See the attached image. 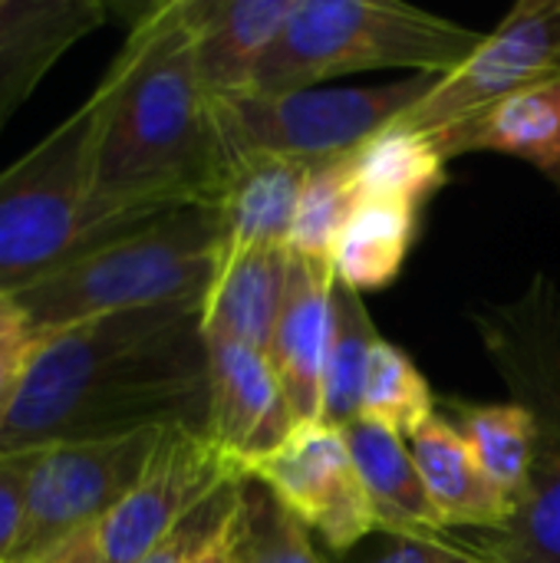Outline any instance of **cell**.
<instances>
[{
    "mask_svg": "<svg viewBox=\"0 0 560 563\" xmlns=\"http://www.w3.org/2000/svg\"><path fill=\"white\" fill-rule=\"evenodd\" d=\"M89 99L92 201L112 231L182 208L215 211L231 158L198 76L185 0L139 13Z\"/></svg>",
    "mask_w": 560,
    "mask_h": 563,
    "instance_id": "obj_1",
    "label": "cell"
},
{
    "mask_svg": "<svg viewBox=\"0 0 560 563\" xmlns=\"http://www.w3.org/2000/svg\"><path fill=\"white\" fill-rule=\"evenodd\" d=\"M201 307L168 303L86 320L46 336L0 432V455L208 422Z\"/></svg>",
    "mask_w": 560,
    "mask_h": 563,
    "instance_id": "obj_2",
    "label": "cell"
},
{
    "mask_svg": "<svg viewBox=\"0 0 560 563\" xmlns=\"http://www.w3.org/2000/svg\"><path fill=\"white\" fill-rule=\"evenodd\" d=\"M224 254L218 211L182 208L102 241L17 290L26 327L46 336L86 320L205 300Z\"/></svg>",
    "mask_w": 560,
    "mask_h": 563,
    "instance_id": "obj_3",
    "label": "cell"
},
{
    "mask_svg": "<svg viewBox=\"0 0 560 563\" xmlns=\"http://www.w3.org/2000/svg\"><path fill=\"white\" fill-rule=\"evenodd\" d=\"M482 40L485 33L409 3L294 0L251 92L274 96L314 89L323 79L370 69L446 76L459 69Z\"/></svg>",
    "mask_w": 560,
    "mask_h": 563,
    "instance_id": "obj_4",
    "label": "cell"
},
{
    "mask_svg": "<svg viewBox=\"0 0 560 563\" xmlns=\"http://www.w3.org/2000/svg\"><path fill=\"white\" fill-rule=\"evenodd\" d=\"M92 122L96 106L86 99L0 172V294H17L125 234L112 231L92 201Z\"/></svg>",
    "mask_w": 560,
    "mask_h": 563,
    "instance_id": "obj_5",
    "label": "cell"
},
{
    "mask_svg": "<svg viewBox=\"0 0 560 563\" xmlns=\"http://www.w3.org/2000/svg\"><path fill=\"white\" fill-rule=\"evenodd\" d=\"M439 76L416 73L383 86H314L294 92H244L211 99L215 125L231 162L251 155L327 165L403 119Z\"/></svg>",
    "mask_w": 560,
    "mask_h": 563,
    "instance_id": "obj_6",
    "label": "cell"
},
{
    "mask_svg": "<svg viewBox=\"0 0 560 563\" xmlns=\"http://www.w3.org/2000/svg\"><path fill=\"white\" fill-rule=\"evenodd\" d=\"M244 478L241 465L205 432L185 426L165 429L139 485L106 518L50 551L40 563H142L208 495Z\"/></svg>",
    "mask_w": 560,
    "mask_h": 563,
    "instance_id": "obj_7",
    "label": "cell"
},
{
    "mask_svg": "<svg viewBox=\"0 0 560 563\" xmlns=\"http://www.w3.org/2000/svg\"><path fill=\"white\" fill-rule=\"evenodd\" d=\"M165 429L30 452L23 528L10 563H40L106 518L145 475Z\"/></svg>",
    "mask_w": 560,
    "mask_h": 563,
    "instance_id": "obj_8",
    "label": "cell"
},
{
    "mask_svg": "<svg viewBox=\"0 0 560 563\" xmlns=\"http://www.w3.org/2000/svg\"><path fill=\"white\" fill-rule=\"evenodd\" d=\"M560 79V0H518L479 49L393 125L436 135L515 92Z\"/></svg>",
    "mask_w": 560,
    "mask_h": 563,
    "instance_id": "obj_9",
    "label": "cell"
},
{
    "mask_svg": "<svg viewBox=\"0 0 560 563\" xmlns=\"http://www.w3.org/2000/svg\"><path fill=\"white\" fill-rule=\"evenodd\" d=\"M248 478L310 534H320L333 554H347L373 531H383L343 429L320 419L297 422L274 452L248 465Z\"/></svg>",
    "mask_w": 560,
    "mask_h": 563,
    "instance_id": "obj_10",
    "label": "cell"
},
{
    "mask_svg": "<svg viewBox=\"0 0 560 563\" xmlns=\"http://www.w3.org/2000/svg\"><path fill=\"white\" fill-rule=\"evenodd\" d=\"M205 343H208L205 435L248 475V465L274 452L297 422L267 353L228 340H205Z\"/></svg>",
    "mask_w": 560,
    "mask_h": 563,
    "instance_id": "obj_11",
    "label": "cell"
},
{
    "mask_svg": "<svg viewBox=\"0 0 560 563\" xmlns=\"http://www.w3.org/2000/svg\"><path fill=\"white\" fill-rule=\"evenodd\" d=\"M333 290L337 277L327 261L290 254L267 360L277 373L294 422L320 419L323 366L333 333Z\"/></svg>",
    "mask_w": 560,
    "mask_h": 563,
    "instance_id": "obj_12",
    "label": "cell"
},
{
    "mask_svg": "<svg viewBox=\"0 0 560 563\" xmlns=\"http://www.w3.org/2000/svg\"><path fill=\"white\" fill-rule=\"evenodd\" d=\"M106 13L102 0H0V132Z\"/></svg>",
    "mask_w": 560,
    "mask_h": 563,
    "instance_id": "obj_13",
    "label": "cell"
},
{
    "mask_svg": "<svg viewBox=\"0 0 560 563\" xmlns=\"http://www.w3.org/2000/svg\"><path fill=\"white\" fill-rule=\"evenodd\" d=\"M195 30V59L208 99L251 92L277 43L294 0H185Z\"/></svg>",
    "mask_w": 560,
    "mask_h": 563,
    "instance_id": "obj_14",
    "label": "cell"
},
{
    "mask_svg": "<svg viewBox=\"0 0 560 563\" xmlns=\"http://www.w3.org/2000/svg\"><path fill=\"white\" fill-rule=\"evenodd\" d=\"M429 139L446 162L472 152H505L531 162L560 188V79L515 92Z\"/></svg>",
    "mask_w": 560,
    "mask_h": 563,
    "instance_id": "obj_15",
    "label": "cell"
},
{
    "mask_svg": "<svg viewBox=\"0 0 560 563\" xmlns=\"http://www.w3.org/2000/svg\"><path fill=\"white\" fill-rule=\"evenodd\" d=\"M287 261V247H224L201 307L205 340L244 343L267 353L284 300Z\"/></svg>",
    "mask_w": 560,
    "mask_h": 563,
    "instance_id": "obj_16",
    "label": "cell"
},
{
    "mask_svg": "<svg viewBox=\"0 0 560 563\" xmlns=\"http://www.w3.org/2000/svg\"><path fill=\"white\" fill-rule=\"evenodd\" d=\"M409 452L416 459V468L426 482V492H429L446 531L449 528H482V531L495 534L512 521L515 505L485 478L469 442L446 416L436 412L409 439Z\"/></svg>",
    "mask_w": 560,
    "mask_h": 563,
    "instance_id": "obj_17",
    "label": "cell"
},
{
    "mask_svg": "<svg viewBox=\"0 0 560 563\" xmlns=\"http://www.w3.org/2000/svg\"><path fill=\"white\" fill-rule=\"evenodd\" d=\"M314 165L251 155L231 162L215 205L224 247H287L290 224Z\"/></svg>",
    "mask_w": 560,
    "mask_h": 563,
    "instance_id": "obj_18",
    "label": "cell"
},
{
    "mask_svg": "<svg viewBox=\"0 0 560 563\" xmlns=\"http://www.w3.org/2000/svg\"><path fill=\"white\" fill-rule=\"evenodd\" d=\"M360 482L376 508L380 528L396 538H442L446 525L426 492L409 442L356 419L343 429Z\"/></svg>",
    "mask_w": 560,
    "mask_h": 563,
    "instance_id": "obj_19",
    "label": "cell"
},
{
    "mask_svg": "<svg viewBox=\"0 0 560 563\" xmlns=\"http://www.w3.org/2000/svg\"><path fill=\"white\" fill-rule=\"evenodd\" d=\"M347 165L356 201L422 208L449 181V162L439 155L436 142L422 132H406L396 125L350 152Z\"/></svg>",
    "mask_w": 560,
    "mask_h": 563,
    "instance_id": "obj_20",
    "label": "cell"
},
{
    "mask_svg": "<svg viewBox=\"0 0 560 563\" xmlns=\"http://www.w3.org/2000/svg\"><path fill=\"white\" fill-rule=\"evenodd\" d=\"M419 234V208L389 201H356L330 254L340 287L366 294L389 287Z\"/></svg>",
    "mask_w": 560,
    "mask_h": 563,
    "instance_id": "obj_21",
    "label": "cell"
},
{
    "mask_svg": "<svg viewBox=\"0 0 560 563\" xmlns=\"http://www.w3.org/2000/svg\"><path fill=\"white\" fill-rule=\"evenodd\" d=\"M455 429L469 442L485 478L518 508L538 459V419L521 402H449Z\"/></svg>",
    "mask_w": 560,
    "mask_h": 563,
    "instance_id": "obj_22",
    "label": "cell"
},
{
    "mask_svg": "<svg viewBox=\"0 0 560 563\" xmlns=\"http://www.w3.org/2000/svg\"><path fill=\"white\" fill-rule=\"evenodd\" d=\"M376 343H380V333L366 313L363 294L337 284L333 333H330V353H327L323 389H320V422L333 429H347L360 419L366 369H370V356Z\"/></svg>",
    "mask_w": 560,
    "mask_h": 563,
    "instance_id": "obj_23",
    "label": "cell"
},
{
    "mask_svg": "<svg viewBox=\"0 0 560 563\" xmlns=\"http://www.w3.org/2000/svg\"><path fill=\"white\" fill-rule=\"evenodd\" d=\"M436 416V393L416 363L393 343L380 340L363 386L360 419L389 429L399 439H413Z\"/></svg>",
    "mask_w": 560,
    "mask_h": 563,
    "instance_id": "obj_24",
    "label": "cell"
},
{
    "mask_svg": "<svg viewBox=\"0 0 560 563\" xmlns=\"http://www.w3.org/2000/svg\"><path fill=\"white\" fill-rule=\"evenodd\" d=\"M488 563H560V472L535 468L512 515L485 544Z\"/></svg>",
    "mask_w": 560,
    "mask_h": 563,
    "instance_id": "obj_25",
    "label": "cell"
},
{
    "mask_svg": "<svg viewBox=\"0 0 560 563\" xmlns=\"http://www.w3.org/2000/svg\"><path fill=\"white\" fill-rule=\"evenodd\" d=\"M353 205H356V198H353L347 158L317 165L304 185V195H300V205H297V214L290 224L287 251L330 264L333 244H337Z\"/></svg>",
    "mask_w": 560,
    "mask_h": 563,
    "instance_id": "obj_26",
    "label": "cell"
},
{
    "mask_svg": "<svg viewBox=\"0 0 560 563\" xmlns=\"http://www.w3.org/2000/svg\"><path fill=\"white\" fill-rule=\"evenodd\" d=\"M234 541L244 563H327L314 548V534L297 518H290L257 482H248L244 488Z\"/></svg>",
    "mask_w": 560,
    "mask_h": 563,
    "instance_id": "obj_27",
    "label": "cell"
},
{
    "mask_svg": "<svg viewBox=\"0 0 560 563\" xmlns=\"http://www.w3.org/2000/svg\"><path fill=\"white\" fill-rule=\"evenodd\" d=\"M244 482H228L208 495L195 511H188L142 563H198L211 548H218L238 525L244 508Z\"/></svg>",
    "mask_w": 560,
    "mask_h": 563,
    "instance_id": "obj_28",
    "label": "cell"
},
{
    "mask_svg": "<svg viewBox=\"0 0 560 563\" xmlns=\"http://www.w3.org/2000/svg\"><path fill=\"white\" fill-rule=\"evenodd\" d=\"M26 472H30V452L0 455V563H10L20 541L23 505H26Z\"/></svg>",
    "mask_w": 560,
    "mask_h": 563,
    "instance_id": "obj_29",
    "label": "cell"
},
{
    "mask_svg": "<svg viewBox=\"0 0 560 563\" xmlns=\"http://www.w3.org/2000/svg\"><path fill=\"white\" fill-rule=\"evenodd\" d=\"M356 563H488L482 554H469L455 544H446L442 538H396L389 534V544L380 548L370 558Z\"/></svg>",
    "mask_w": 560,
    "mask_h": 563,
    "instance_id": "obj_30",
    "label": "cell"
},
{
    "mask_svg": "<svg viewBox=\"0 0 560 563\" xmlns=\"http://www.w3.org/2000/svg\"><path fill=\"white\" fill-rule=\"evenodd\" d=\"M33 350H36V336L33 333L0 340V432H3V426H7V419L13 412L17 396H20V386L26 379Z\"/></svg>",
    "mask_w": 560,
    "mask_h": 563,
    "instance_id": "obj_31",
    "label": "cell"
},
{
    "mask_svg": "<svg viewBox=\"0 0 560 563\" xmlns=\"http://www.w3.org/2000/svg\"><path fill=\"white\" fill-rule=\"evenodd\" d=\"M26 333H30V327H26L20 303L13 300V294H0V340L26 336Z\"/></svg>",
    "mask_w": 560,
    "mask_h": 563,
    "instance_id": "obj_32",
    "label": "cell"
},
{
    "mask_svg": "<svg viewBox=\"0 0 560 563\" xmlns=\"http://www.w3.org/2000/svg\"><path fill=\"white\" fill-rule=\"evenodd\" d=\"M234 531H238V525H234ZM234 531L218 544V548H211L205 558L198 563H244L241 561V554H238V541H234Z\"/></svg>",
    "mask_w": 560,
    "mask_h": 563,
    "instance_id": "obj_33",
    "label": "cell"
}]
</instances>
